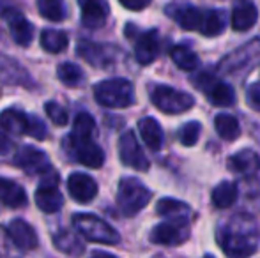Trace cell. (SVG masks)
<instances>
[{"mask_svg": "<svg viewBox=\"0 0 260 258\" xmlns=\"http://www.w3.org/2000/svg\"><path fill=\"white\" fill-rule=\"evenodd\" d=\"M78 6L82 11V20L87 27L98 28L105 25L110 14V7L106 0H78Z\"/></svg>", "mask_w": 260, "mask_h": 258, "instance_id": "d6986e66", "label": "cell"}, {"mask_svg": "<svg viewBox=\"0 0 260 258\" xmlns=\"http://www.w3.org/2000/svg\"><path fill=\"white\" fill-rule=\"evenodd\" d=\"M151 99L157 110L168 115L184 114L195 106V97L191 94L175 90L174 87L168 85H156L151 90Z\"/></svg>", "mask_w": 260, "mask_h": 258, "instance_id": "8992f818", "label": "cell"}, {"mask_svg": "<svg viewBox=\"0 0 260 258\" xmlns=\"http://www.w3.org/2000/svg\"><path fill=\"white\" fill-rule=\"evenodd\" d=\"M38 11L50 21H62L66 16L62 0H38Z\"/></svg>", "mask_w": 260, "mask_h": 258, "instance_id": "d6a6232c", "label": "cell"}, {"mask_svg": "<svg viewBox=\"0 0 260 258\" xmlns=\"http://www.w3.org/2000/svg\"><path fill=\"white\" fill-rule=\"evenodd\" d=\"M27 134H30V136L36 138V140H45L46 134H48V129H46V124L41 121V119L30 115V117H28Z\"/></svg>", "mask_w": 260, "mask_h": 258, "instance_id": "74e56055", "label": "cell"}, {"mask_svg": "<svg viewBox=\"0 0 260 258\" xmlns=\"http://www.w3.org/2000/svg\"><path fill=\"white\" fill-rule=\"evenodd\" d=\"M53 244L57 249H60L66 255H82L85 251V246L78 239V235H75L73 232H60L58 235L53 237Z\"/></svg>", "mask_w": 260, "mask_h": 258, "instance_id": "4dcf8cb0", "label": "cell"}, {"mask_svg": "<svg viewBox=\"0 0 260 258\" xmlns=\"http://www.w3.org/2000/svg\"><path fill=\"white\" fill-rule=\"evenodd\" d=\"M119 2L129 11H142L151 4V0H119Z\"/></svg>", "mask_w": 260, "mask_h": 258, "instance_id": "ab89813d", "label": "cell"}, {"mask_svg": "<svg viewBox=\"0 0 260 258\" xmlns=\"http://www.w3.org/2000/svg\"><path fill=\"white\" fill-rule=\"evenodd\" d=\"M214 128H216V133L226 141H234L236 138H239V134H241L239 121H237L234 115H229V114L216 115Z\"/></svg>", "mask_w": 260, "mask_h": 258, "instance_id": "f1b7e54d", "label": "cell"}, {"mask_svg": "<svg viewBox=\"0 0 260 258\" xmlns=\"http://www.w3.org/2000/svg\"><path fill=\"white\" fill-rule=\"evenodd\" d=\"M152 244L157 246H181L189 239L188 225H179V223H161L152 228L151 235H149Z\"/></svg>", "mask_w": 260, "mask_h": 258, "instance_id": "8fae6325", "label": "cell"}, {"mask_svg": "<svg viewBox=\"0 0 260 258\" xmlns=\"http://www.w3.org/2000/svg\"><path fill=\"white\" fill-rule=\"evenodd\" d=\"M258 227L250 216H234L218 232L223 253L229 256H250L258 248Z\"/></svg>", "mask_w": 260, "mask_h": 258, "instance_id": "6da1fadb", "label": "cell"}, {"mask_svg": "<svg viewBox=\"0 0 260 258\" xmlns=\"http://www.w3.org/2000/svg\"><path fill=\"white\" fill-rule=\"evenodd\" d=\"M2 18L6 20L7 27H9L11 38L18 43L20 46H28L32 43V38H34V27L32 23L23 16V13L18 9H6L2 13Z\"/></svg>", "mask_w": 260, "mask_h": 258, "instance_id": "7c38bea8", "label": "cell"}, {"mask_svg": "<svg viewBox=\"0 0 260 258\" xmlns=\"http://www.w3.org/2000/svg\"><path fill=\"white\" fill-rule=\"evenodd\" d=\"M138 131H140L142 138H144L145 145L152 151H159L161 145L165 141V134L161 129L159 122L152 117H144L138 122Z\"/></svg>", "mask_w": 260, "mask_h": 258, "instance_id": "d4e9b609", "label": "cell"}, {"mask_svg": "<svg viewBox=\"0 0 260 258\" xmlns=\"http://www.w3.org/2000/svg\"><path fill=\"white\" fill-rule=\"evenodd\" d=\"M68 141H71V154L78 159L82 165L89 168H101L105 163V152L101 147L94 143L92 138H73L69 136Z\"/></svg>", "mask_w": 260, "mask_h": 258, "instance_id": "30bf717a", "label": "cell"}, {"mask_svg": "<svg viewBox=\"0 0 260 258\" xmlns=\"http://www.w3.org/2000/svg\"><path fill=\"white\" fill-rule=\"evenodd\" d=\"M57 76H58V80L64 83V85L75 87L83 80V71H82V67H80V65H76L73 62H66V64L58 65Z\"/></svg>", "mask_w": 260, "mask_h": 258, "instance_id": "836d02e7", "label": "cell"}, {"mask_svg": "<svg viewBox=\"0 0 260 258\" xmlns=\"http://www.w3.org/2000/svg\"><path fill=\"white\" fill-rule=\"evenodd\" d=\"M229 168L236 173H243V175H255L260 170V156L251 149H243V151L236 152L230 158Z\"/></svg>", "mask_w": 260, "mask_h": 258, "instance_id": "44dd1931", "label": "cell"}, {"mask_svg": "<svg viewBox=\"0 0 260 258\" xmlns=\"http://www.w3.org/2000/svg\"><path fill=\"white\" fill-rule=\"evenodd\" d=\"M258 20V9L251 2H243L232 11V28L236 32H246L255 27Z\"/></svg>", "mask_w": 260, "mask_h": 258, "instance_id": "603a6c76", "label": "cell"}, {"mask_svg": "<svg viewBox=\"0 0 260 258\" xmlns=\"http://www.w3.org/2000/svg\"><path fill=\"white\" fill-rule=\"evenodd\" d=\"M156 212L159 216L167 217L172 223H179V225H189L193 216L191 207L188 203L175 198H161L156 205Z\"/></svg>", "mask_w": 260, "mask_h": 258, "instance_id": "e0dca14e", "label": "cell"}, {"mask_svg": "<svg viewBox=\"0 0 260 258\" xmlns=\"http://www.w3.org/2000/svg\"><path fill=\"white\" fill-rule=\"evenodd\" d=\"M195 83H197V87H199V89L209 97V101H211L214 106H232V104L237 101L234 87L225 82L216 80L214 76L207 71L200 72V75L195 78Z\"/></svg>", "mask_w": 260, "mask_h": 258, "instance_id": "52a82bcc", "label": "cell"}, {"mask_svg": "<svg viewBox=\"0 0 260 258\" xmlns=\"http://www.w3.org/2000/svg\"><path fill=\"white\" fill-rule=\"evenodd\" d=\"M45 182L38 188L36 191V205L46 214H53L57 212L58 209L62 207V195L57 188V182H58V177L57 173H53V170L50 168L48 172H45Z\"/></svg>", "mask_w": 260, "mask_h": 258, "instance_id": "9c48e42d", "label": "cell"}, {"mask_svg": "<svg viewBox=\"0 0 260 258\" xmlns=\"http://www.w3.org/2000/svg\"><path fill=\"white\" fill-rule=\"evenodd\" d=\"M200 133H202V124L197 121H191L179 129V141L184 147H193L200 140Z\"/></svg>", "mask_w": 260, "mask_h": 258, "instance_id": "d590c367", "label": "cell"}, {"mask_svg": "<svg viewBox=\"0 0 260 258\" xmlns=\"http://www.w3.org/2000/svg\"><path fill=\"white\" fill-rule=\"evenodd\" d=\"M94 97L106 108H127L135 103L133 83L126 78H110L94 87Z\"/></svg>", "mask_w": 260, "mask_h": 258, "instance_id": "7a4b0ae2", "label": "cell"}, {"mask_svg": "<svg viewBox=\"0 0 260 258\" xmlns=\"http://www.w3.org/2000/svg\"><path fill=\"white\" fill-rule=\"evenodd\" d=\"M14 161H16V165L20 166L23 172L34 173V175L36 173H45L52 168V166H50V161H48V156H46L43 151L34 149V147L20 149Z\"/></svg>", "mask_w": 260, "mask_h": 258, "instance_id": "2e32d148", "label": "cell"}, {"mask_svg": "<svg viewBox=\"0 0 260 258\" xmlns=\"http://www.w3.org/2000/svg\"><path fill=\"white\" fill-rule=\"evenodd\" d=\"M7 234H9L13 246L20 249V251H30V249L38 248L39 244L36 230L28 223H25L23 219L11 221L9 228H7Z\"/></svg>", "mask_w": 260, "mask_h": 258, "instance_id": "5bb4252c", "label": "cell"}, {"mask_svg": "<svg viewBox=\"0 0 260 258\" xmlns=\"http://www.w3.org/2000/svg\"><path fill=\"white\" fill-rule=\"evenodd\" d=\"M0 82L7 83V85H30V78L28 72L25 71L18 62H14L9 57L0 55Z\"/></svg>", "mask_w": 260, "mask_h": 258, "instance_id": "7402d4cb", "label": "cell"}, {"mask_svg": "<svg viewBox=\"0 0 260 258\" xmlns=\"http://www.w3.org/2000/svg\"><path fill=\"white\" fill-rule=\"evenodd\" d=\"M11 147H13V143H11V140L6 136V134L0 131V156L7 154V152L11 151Z\"/></svg>", "mask_w": 260, "mask_h": 258, "instance_id": "60d3db41", "label": "cell"}, {"mask_svg": "<svg viewBox=\"0 0 260 258\" xmlns=\"http://www.w3.org/2000/svg\"><path fill=\"white\" fill-rule=\"evenodd\" d=\"M69 39L62 30H53V28H46L41 34V46L48 53H60L68 48Z\"/></svg>", "mask_w": 260, "mask_h": 258, "instance_id": "1f68e13d", "label": "cell"}, {"mask_svg": "<svg viewBox=\"0 0 260 258\" xmlns=\"http://www.w3.org/2000/svg\"><path fill=\"white\" fill-rule=\"evenodd\" d=\"M73 227H75L83 237H87L89 241L100 242V244L115 246L120 242L119 232L113 227H110L105 219L98 217L96 214H85V212L75 214V217H73Z\"/></svg>", "mask_w": 260, "mask_h": 258, "instance_id": "277c9868", "label": "cell"}, {"mask_svg": "<svg viewBox=\"0 0 260 258\" xmlns=\"http://www.w3.org/2000/svg\"><path fill=\"white\" fill-rule=\"evenodd\" d=\"M27 200H28L27 193H25V190L20 184L0 177V202H2L4 205L18 209V207L27 205Z\"/></svg>", "mask_w": 260, "mask_h": 258, "instance_id": "cb8c5ba5", "label": "cell"}, {"mask_svg": "<svg viewBox=\"0 0 260 258\" xmlns=\"http://www.w3.org/2000/svg\"><path fill=\"white\" fill-rule=\"evenodd\" d=\"M80 57L92 64L94 67H108L110 64L115 60L117 50L108 45H96V43H85L82 41L76 48Z\"/></svg>", "mask_w": 260, "mask_h": 258, "instance_id": "9a60e30c", "label": "cell"}, {"mask_svg": "<svg viewBox=\"0 0 260 258\" xmlns=\"http://www.w3.org/2000/svg\"><path fill=\"white\" fill-rule=\"evenodd\" d=\"M68 190L73 200H76L78 203H90L98 196L96 180L87 173H71V177L68 179Z\"/></svg>", "mask_w": 260, "mask_h": 258, "instance_id": "4fadbf2b", "label": "cell"}, {"mask_svg": "<svg viewBox=\"0 0 260 258\" xmlns=\"http://www.w3.org/2000/svg\"><path fill=\"white\" fill-rule=\"evenodd\" d=\"M119 156L122 165L137 170V172H147L149 166H151V163H149L145 152L142 151L133 131H126L119 138Z\"/></svg>", "mask_w": 260, "mask_h": 258, "instance_id": "ba28073f", "label": "cell"}, {"mask_svg": "<svg viewBox=\"0 0 260 258\" xmlns=\"http://www.w3.org/2000/svg\"><path fill=\"white\" fill-rule=\"evenodd\" d=\"M73 138H92L96 131V122L89 114H78L73 124Z\"/></svg>", "mask_w": 260, "mask_h": 258, "instance_id": "e575fe53", "label": "cell"}, {"mask_svg": "<svg viewBox=\"0 0 260 258\" xmlns=\"http://www.w3.org/2000/svg\"><path fill=\"white\" fill-rule=\"evenodd\" d=\"M46 110V115H48L50 119H52V122L55 126H66L69 122V115H68V110H66L64 106H60L58 103H55V101H50V103H46L45 106Z\"/></svg>", "mask_w": 260, "mask_h": 258, "instance_id": "8d00e7d4", "label": "cell"}, {"mask_svg": "<svg viewBox=\"0 0 260 258\" xmlns=\"http://www.w3.org/2000/svg\"><path fill=\"white\" fill-rule=\"evenodd\" d=\"M260 62V39H251L239 50H234L226 57H223L218 64V69L223 75H244L251 71Z\"/></svg>", "mask_w": 260, "mask_h": 258, "instance_id": "5b68a950", "label": "cell"}, {"mask_svg": "<svg viewBox=\"0 0 260 258\" xmlns=\"http://www.w3.org/2000/svg\"><path fill=\"white\" fill-rule=\"evenodd\" d=\"M151 190L135 177H126L119 182L117 205L124 216H135L151 202Z\"/></svg>", "mask_w": 260, "mask_h": 258, "instance_id": "3957f363", "label": "cell"}, {"mask_svg": "<svg viewBox=\"0 0 260 258\" xmlns=\"http://www.w3.org/2000/svg\"><path fill=\"white\" fill-rule=\"evenodd\" d=\"M237 193L239 191H237L236 184L230 182V180H223L212 191V203L218 209H229V207H232L236 203Z\"/></svg>", "mask_w": 260, "mask_h": 258, "instance_id": "83f0119b", "label": "cell"}, {"mask_svg": "<svg viewBox=\"0 0 260 258\" xmlns=\"http://www.w3.org/2000/svg\"><path fill=\"white\" fill-rule=\"evenodd\" d=\"M0 126L4 131H9L14 134H23L27 133L28 126V115L23 114L21 110L16 108H7L0 114Z\"/></svg>", "mask_w": 260, "mask_h": 258, "instance_id": "484cf974", "label": "cell"}, {"mask_svg": "<svg viewBox=\"0 0 260 258\" xmlns=\"http://www.w3.org/2000/svg\"><path fill=\"white\" fill-rule=\"evenodd\" d=\"M246 99H248V104H250L253 110L260 112V83H253V85L248 87Z\"/></svg>", "mask_w": 260, "mask_h": 258, "instance_id": "f35d334b", "label": "cell"}, {"mask_svg": "<svg viewBox=\"0 0 260 258\" xmlns=\"http://www.w3.org/2000/svg\"><path fill=\"white\" fill-rule=\"evenodd\" d=\"M167 14L184 30H199L204 11L193 6H168Z\"/></svg>", "mask_w": 260, "mask_h": 258, "instance_id": "ffe728a7", "label": "cell"}, {"mask_svg": "<svg viewBox=\"0 0 260 258\" xmlns=\"http://www.w3.org/2000/svg\"><path fill=\"white\" fill-rule=\"evenodd\" d=\"M225 30V13L218 9L204 11L199 32L206 38H216Z\"/></svg>", "mask_w": 260, "mask_h": 258, "instance_id": "4316f807", "label": "cell"}, {"mask_svg": "<svg viewBox=\"0 0 260 258\" xmlns=\"http://www.w3.org/2000/svg\"><path fill=\"white\" fill-rule=\"evenodd\" d=\"M170 57L174 60V64L177 65L179 69L182 71H195L199 67L200 60H199V55H197L193 50L186 48L182 45H177L170 50Z\"/></svg>", "mask_w": 260, "mask_h": 258, "instance_id": "f546056e", "label": "cell"}, {"mask_svg": "<svg viewBox=\"0 0 260 258\" xmlns=\"http://www.w3.org/2000/svg\"><path fill=\"white\" fill-rule=\"evenodd\" d=\"M159 55V35L157 30H147L138 35L137 45H135V57L138 64L149 65L152 64Z\"/></svg>", "mask_w": 260, "mask_h": 258, "instance_id": "ac0fdd59", "label": "cell"}]
</instances>
